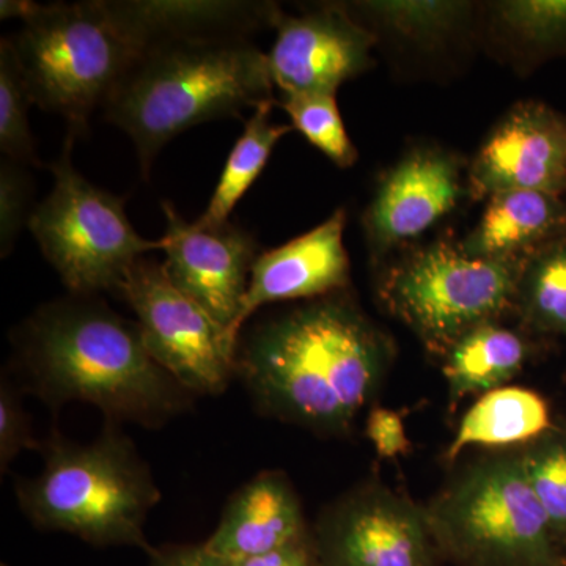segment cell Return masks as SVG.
<instances>
[{"label":"cell","mask_w":566,"mask_h":566,"mask_svg":"<svg viewBox=\"0 0 566 566\" xmlns=\"http://www.w3.org/2000/svg\"><path fill=\"white\" fill-rule=\"evenodd\" d=\"M395 357L392 337L340 292L259 324L238 345L237 376L262 415L338 438L375 406Z\"/></svg>","instance_id":"1"},{"label":"cell","mask_w":566,"mask_h":566,"mask_svg":"<svg viewBox=\"0 0 566 566\" xmlns=\"http://www.w3.org/2000/svg\"><path fill=\"white\" fill-rule=\"evenodd\" d=\"M14 337L20 387L51 408L80 401L144 427L191 408L193 395L155 363L137 323L92 296L43 305Z\"/></svg>","instance_id":"2"},{"label":"cell","mask_w":566,"mask_h":566,"mask_svg":"<svg viewBox=\"0 0 566 566\" xmlns=\"http://www.w3.org/2000/svg\"><path fill=\"white\" fill-rule=\"evenodd\" d=\"M270 59L248 36L159 41L142 51L104 117L136 145L144 177L167 142L202 123L277 104Z\"/></svg>","instance_id":"3"},{"label":"cell","mask_w":566,"mask_h":566,"mask_svg":"<svg viewBox=\"0 0 566 566\" xmlns=\"http://www.w3.org/2000/svg\"><path fill=\"white\" fill-rule=\"evenodd\" d=\"M43 469L17 486L33 526L65 532L93 546H134L150 556L145 523L161 501L150 468L117 423L76 444L54 436L41 446Z\"/></svg>","instance_id":"4"},{"label":"cell","mask_w":566,"mask_h":566,"mask_svg":"<svg viewBox=\"0 0 566 566\" xmlns=\"http://www.w3.org/2000/svg\"><path fill=\"white\" fill-rule=\"evenodd\" d=\"M423 506L442 562L564 566L517 450H495L464 464Z\"/></svg>","instance_id":"5"},{"label":"cell","mask_w":566,"mask_h":566,"mask_svg":"<svg viewBox=\"0 0 566 566\" xmlns=\"http://www.w3.org/2000/svg\"><path fill=\"white\" fill-rule=\"evenodd\" d=\"M33 104L69 123V136L88 132L133 63L139 44L107 2L32 3L21 31L10 39Z\"/></svg>","instance_id":"6"},{"label":"cell","mask_w":566,"mask_h":566,"mask_svg":"<svg viewBox=\"0 0 566 566\" xmlns=\"http://www.w3.org/2000/svg\"><path fill=\"white\" fill-rule=\"evenodd\" d=\"M524 260L475 259L460 245L434 243L390 266L378 296L428 352L442 357L463 335L515 311Z\"/></svg>","instance_id":"7"},{"label":"cell","mask_w":566,"mask_h":566,"mask_svg":"<svg viewBox=\"0 0 566 566\" xmlns=\"http://www.w3.org/2000/svg\"><path fill=\"white\" fill-rule=\"evenodd\" d=\"M74 137L51 164L54 188L33 210L29 229L63 285L76 296L117 293L134 263L163 241L145 240L125 211L126 199L103 191L71 163Z\"/></svg>","instance_id":"8"},{"label":"cell","mask_w":566,"mask_h":566,"mask_svg":"<svg viewBox=\"0 0 566 566\" xmlns=\"http://www.w3.org/2000/svg\"><path fill=\"white\" fill-rule=\"evenodd\" d=\"M117 293L136 314L145 348L178 385L193 397L227 389L240 344L170 281L163 263L137 260Z\"/></svg>","instance_id":"9"},{"label":"cell","mask_w":566,"mask_h":566,"mask_svg":"<svg viewBox=\"0 0 566 566\" xmlns=\"http://www.w3.org/2000/svg\"><path fill=\"white\" fill-rule=\"evenodd\" d=\"M319 566H438L424 506L376 479L329 502L314 526Z\"/></svg>","instance_id":"10"},{"label":"cell","mask_w":566,"mask_h":566,"mask_svg":"<svg viewBox=\"0 0 566 566\" xmlns=\"http://www.w3.org/2000/svg\"><path fill=\"white\" fill-rule=\"evenodd\" d=\"M270 59L275 87L285 95L331 93L370 69L376 33L346 7L323 6L304 14L275 11Z\"/></svg>","instance_id":"11"},{"label":"cell","mask_w":566,"mask_h":566,"mask_svg":"<svg viewBox=\"0 0 566 566\" xmlns=\"http://www.w3.org/2000/svg\"><path fill=\"white\" fill-rule=\"evenodd\" d=\"M161 207L167 222L161 238L164 270L240 344L238 316L260 255L255 238L232 222L214 229L188 222L172 202H163Z\"/></svg>","instance_id":"12"},{"label":"cell","mask_w":566,"mask_h":566,"mask_svg":"<svg viewBox=\"0 0 566 566\" xmlns=\"http://www.w3.org/2000/svg\"><path fill=\"white\" fill-rule=\"evenodd\" d=\"M469 186L476 199L506 191L566 192V118L538 102L516 104L476 151Z\"/></svg>","instance_id":"13"},{"label":"cell","mask_w":566,"mask_h":566,"mask_svg":"<svg viewBox=\"0 0 566 566\" xmlns=\"http://www.w3.org/2000/svg\"><path fill=\"white\" fill-rule=\"evenodd\" d=\"M457 156L436 147L406 153L381 178L364 214L375 255L415 240L441 221L463 197Z\"/></svg>","instance_id":"14"},{"label":"cell","mask_w":566,"mask_h":566,"mask_svg":"<svg viewBox=\"0 0 566 566\" xmlns=\"http://www.w3.org/2000/svg\"><path fill=\"white\" fill-rule=\"evenodd\" d=\"M345 223V210H337L311 232L256 256L238 316L240 337L245 322L264 305L346 292L349 256L344 244Z\"/></svg>","instance_id":"15"},{"label":"cell","mask_w":566,"mask_h":566,"mask_svg":"<svg viewBox=\"0 0 566 566\" xmlns=\"http://www.w3.org/2000/svg\"><path fill=\"white\" fill-rule=\"evenodd\" d=\"M312 532L303 502L283 471L253 475L227 502L205 546L230 562L248 560L304 538Z\"/></svg>","instance_id":"16"},{"label":"cell","mask_w":566,"mask_h":566,"mask_svg":"<svg viewBox=\"0 0 566 566\" xmlns=\"http://www.w3.org/2000/svg\"><path fill=\"white\" fill-rule=\"evenodd\" d=\"M123 29L140 50L159 41L248 36L263 25H273L279 7L270 2H174L134 0L107 2Z\"/></svg>","instance_id":"17"},{"label":"cell","mask_w":566,"mask_h":566,"mask_svg":"<svg viewBox=\"0 0 566 566\" xmlns=\"http://www.w3.org/2000/svg\"><path fill=\"white\" fill-rule=\"evenodd\" d=\"M565 227L562 197L536 191L499 192L488 199L482 218L460 249L475 259H517L560 238Z\"/></svg>","instance_id":"18"},{"label":"cell","mask_w":566,"mask_h":566,"mask_svg":"<svg viewBox=\"0 0 566 566\" xmlns=\"http://www.w3.org/2000/svg\"><path fill=\"white\" fill-rule=\"evenodd\" d=\"M553 427L549 405L542 395L524 387H501L469 408L447 446L444 461L455 463L469 447H485L491 452L521 449Z\"/></svg>","instance_id":"19"},{"label":"cell","mask_w":566,"mask_h":566,"mask_svg":"<svg viewBox=\"0 0 566 566\" xmlns=\"http://www.w3.org/2000/svg\"><path fill=\"white\" fill-rule=\"evenodd\" d=\"M531 344L501 323L475 327L442 356V374L452 403L505 387L526 367Z\"/></svg>","instance_id":"20"},{"label":"cell","mask_w":566,"mask_h":566,"mask_svg":"<svg viewBox=\"0 0 566 566\" xmlns=\"http://www.w3.org/2000/svg\"><path fill=\"white\" fill-rule=\"evenodd\" d=\"M274 106L277 104H264L253 111L252 117L245 122L243 136L230 151L207 211L196 221L199 226L214 229L230 222L234 207L263 172L277 142L292 132V125L271 122Z\"/></svg>","instance_id":"21"},{"label":"cell","mask_w":566,"mask_h":566,"mask_svg":"<svg viewBox=\"0 0 566 566\" xmlns=\"http://www.w3.org/2000/svg\"><path fill=\"white\" fill-rule=\"evenodd\" d=\"M346 7L374 25L371 32L385 31L397 39L420 46L444 43L468 28L472 3L447 0H411V2H354ZM363 22V24H365Z\"/></svg>","instance_id":"22"},{"label":"cell","mask_w":566,"mask_h":566,"mask_svg":"<svg viewBox=\"0 0 566 566\" xmlns=\"http://www.w3.org/2000/svg\"><path fill=\"white\" fill-rule=\"evenodd\" d=\"M515 311L535 333L566 335V237L528 253L517 282Z\"/></svg>","instance_id":"23"},{"label":"cell","mask_w":566,"mask_h":566,"mask_svg":"<svg viewBox=\"0 0 566 566\" xmlns=\"http://www.w3.org/2000/svg\"><path fill=\"white\" fill-rule=\"evenodd\" d=\"M494 31L526 57H566V0L491 3Z\"/></svg>","instance_id":"24"},{"label":"cell","mask_w":566,"mask_h":566,"mask_svg":"<svg viewBox=\"0 0 566 566\" xmlns=\"http://www.w3.org/2000/svg\"><path fill=\"white\" fill-rule=\"evenodd\" d=\"M517 455L558 543L566 539V424L521 447Z\"/></svg>","instance_id":"25"},{"label":"cell","mask_w":566,"mask_h":566,"mask_svg":"<svg viewBox=\"0 0 566 566\" xmlns=\"http://www.w3.org/2000/svg\"><path fill=\"white\" fill-rule=\"evenodd\" d=\"M33 104L28 81L22 73L10 39L0 46V150L3 158L22 166L40 167L31 126L29 107Z\"/></svg>","instance_id":"26"},{"label":"cell","mask_w":566,"mask_h":566,"mask_svg":"<svg viewBox=\"0 0 566 566\" xmlns=\"http://www.w3.org/2000/svg\"><path fill=\"white\" fill-rule=\"evenodd\" d=\"M277 104L289 114L293 128L303 134L335 166L348 169L357 161V150L346 133L335 95H285Z\"/></svg>","instance_id":"27"},{"label":"cell","mask_w":566,"mask_h":566,"mask_svg":"<svg viewBox=\"0 0 566 566\" xmlns=\"http://www.w3.org/2000/svg\"><path fill=\"white\" fill-rule=\"evenodd\" d=\"M32 185L22 164L2 158L0 164V248L6 259L17 243L22 226L29 223Z\"/></svg>","instance_id":"28"},{"label":"cell","mask_w":566,"mask_h":566,"mask_svg":"<svg viewBox=\"0 0 566 566\" xmlns=\"http://www.w3.org/2000/svg\"><path fill=\"white\" fill-rule=\"evenodd\" d=\"M9 378L0 382V471L6 474L11 463L24 450L41 449L33 438L31 420L25 412L20 394Z\"/></svg>","instance_id":"29"},{"label":"cell","mask_w":566,"mask_h":566,"mask_svg":"<svg viewBox=\"0 0 566 566\" xmlns=\"http://www.w3.org/2000/svg\"><path fill=\"white\" fill-rule=\"evenodd\" d=\"M365 436L375 447L378 457L385 460L403 457L411 450L403 419L394 409L371 406L365 420Z\"/></svg>","instance_id":"30"},{"label":"cell","mask_w":566,"mask_h":566,"mask_svg":"<svg viewBox=\"0 0 566 566\" xmlns=\"http://www.w3.org/2000/svg\"><path fill=\"white\" fill-rule=\"evenodd\" d=\"M234 566H319L314 531L304 538L263 554V556L234 562Z\"/></svg>","instance_id":"31"},{"label":"cell","mask_w":566,"mask_h":566,"mask_svg":"<svg viewBox=\"0 0 566 566\" xmlns=\"http://www.w3.org/2000/svg\"><path fill=\"white\" fill-rule=\"evenodd\" d=\"M148 566H234L202 545H172L158 547L150 554Z\"/></svg>","instance_id":"32"},{"label":"cell","mask_w":566,"mask_h":566,"mask_svg":"<svg viewBox=\"0 0 566 566\" xmlns=\"http://www.w3.org/2000/svg\"><path fill=\"white\" fill-rule=\"evenodd\" d=\"M2 566H9V565L2 564Z\"/></svg>","instance_id":"33"}]
</instances>
